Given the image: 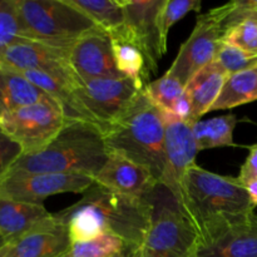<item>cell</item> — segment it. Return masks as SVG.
<instances>
[{"mask_svg": "<svg viewBox=\"0 0 257 257\" xmlns=\"http://www.w3.org/2000/svg\"><path fill=\"white\" fill-rule=\"evenodd\" d=\"M237 122V117L233 113H230L207 120L200 119L191 123L198 152L211 148L233 146V131Z\"/></svg>", "mask_w": 257, "mask_h": 257, "instance_id": "obj_23", "label": "cell"}, {"mask_svg": "<svg viewBox=\"0 0 257 257\" xmlns=\"http://www.w3.org/2000/svg\"><path fill=\"white\" fill-rule=\"evenodd\" d=\"M47 97L22 73L0 60V117Z\"/></svg>", "mask_w": 257, "mask_h": 257, "instance_id": "obj_20", "label": "cell"}, {"mask_svg": "<svg viewBox=\"0 0 257 257\" xmlns=\"http://www.w3.org/2000/svg\"><path fill=\"white\" fill-rule=\"evenodd\" d=\"M222 42L257 54V19L241 18L226 27Z\"/></svg>", "mask_w": 257, "mask_h": 257, "instance_id": "obj_29", "label": "cell"}, {"mask_svg": "<svg viewBox=\"0 0 257 257\" xmlns=\"http://www.w3.org/2000/svg\"><path fill=\"white\" fill-rule=\"evenodd\" d=\"M22 39L15 0H0V54Z\"/></svg>", "mask_w": 257, "mask_h": 257, "instance_id": "obj_30", "label": "cell"}, {"mask_svg": "<svg viewBox=\"0 0 257 257\" xmlns=\"http://www.w3.org/2000/svg\"><path fill=\"white\" fill-rule=\"evenodd\" d=\"M23 155V151L0 128V180L10 171L12 166Z\"/></svg>", "mask_w": 257, "mask_h": 257, "instance_id": "obj_31", "label": "cell"}, {"mask_svg": "<svg viewBox=\"0 0 257 257\" xmlns=\"http://www.w3.org/2000/svg\"><path fill=\"white\" fill-rule=\"evenodd\" d=\"M152 215L141 247L145 257H196L197 233L181 212L172 193L158 186L151 195Z\"/></svg>", "mask_w": 257, "mask_h": 257, "instance_id": "obj_6", "label": "cell"}, {"mask_svg": "<svg viewBox=\"0 0 257 257\" xmlns=\"http://www.w3.org/2000/svg\"><path fill=\"white\" fill-rule=\"evenodd\" d=\"M186 87L176 78L171 77L167 73L162 75L160 79L153 80L145 85V90L148 98L152 100L163 112H172V108L178 98L185 93Z\"/></svg>", "mask_w": 257, "mask_h": 257, "instance_id": "obj_26", "label": "cell"}, {"mask_svg": "<svg viewBox=\"0 0 257 257\" xmlns=\"http://www.w3.org/2000/svg\"><path fill=\"white\" fill-rule=\"evenodd\" d=\"M100 131L108 155L142 166L161 185L166 167L165 118L145 88L119 117Z\"/></svg>", "mask_w": 257, "mask_h": 257, "instance_id": "obj_1", "label": "cell"}, {"mask_svg": "<svg viewBox=\"0 0 257 257\" xmlns=\"http://www.w3.org/2000/svg\"><path fill=\"white\" fill-rule=\"evenodd\" d=\"M69 50L22 38L0 54V60L20 73L40 70L77 84L79 79L70 69Z\"/></svg>", "mask_w": 257, "mask_h": 257, "instance_id": "obj_14", "label": "cell"}, {"mask_svg": "<svg viewBox=\"0 0 257 257\" xmlns=\"http://www.w3.org/2000/svg\"><path fill=\"white\" fill-rule=\"evenodd\" d=\"M213 62L217 63L228 74L242 72L257 67V54L246 52L236 45L222 42Z\"/></svg>", "mask_w": 257, "mask_h": 257, "instance_id": "obj_27", "label": "cell"}, {"mask_svg": "<svg viewBox=\"0 0 257 257\" xmlns=\"http://www.w3.org/2000/svg\"><path fill=\"white\" fill-rule=\"evenodd\" d=\"M125 250L124 241L117 236L104 233L93 240L73 243L67 255L63 257H113Z\"/></svg>", "mask_w": 257, "mask_h": 257, "instance_id": "obj_25", "label": "cell"}, {"mask_svg": "<svg viewBox=\"0 0 257 257\" xmlns=\"http://www.w3.org/2000/svg\"><path fill=\"white\" fill-rule=\"evenodd\" d=\"M165 0H119L124 10L125 33L146 59L147 72L156 73L167 52L160 32V12Z\"/></svg>", "mask_w": 257, "mask_h": 257, "instance_id": "obj_12", "label": "cell"}, {"mask_svg": "<svg viewBox=\"0 0 257 257\" xmlns=\"http://www.w3.org/2000/svg\"><path fill=\"white\" fill-rule=\"evenodd\" d=\"M23 39L70 49L95 23L68 0H15Z\"/></svg>", "mask_w": 257, "mask_h": 257, "instance_id": "obj_4", "label": "cell"}, {"mask_svg": "<svg viewBox=\"0 0 257 257\" xmlns=\"http://www.w3.org/2000/svg\"><path fill=\"white\" fill-rule=\"evenodd\" d=\"M196 257H257V215L231 218L197 237Z\"/></svg>", "mask_w": 257, "mask_h": 257, "instance_id": "obj_11", "label": "cell"}, {"mask_svg": "<svg viewBox=\"0 0 257 257\" xmlns=\"http://www.w3.org/2000/svg\"><path fill=\"white\" fill-rule=\"evenodd\" d=\"M233 9L235 2H231L198 15L192 33L181 45L175 62L166 73L186 87L202 68L213 62L222 43L226 22Z\"/></svg>", "mask_w": 257, "mask_h": 257, "instance_id": "obj_9", "label": "cell"}, {"mask_svg": "<svg viewBox=\"0 0 257 257\" xmlns=\"http://www.w3.org/2000/svg\"><path fill=\"white\" fill-rule=\"evenodd\" d=\"M257 100V67L230 74L211 110L232 109Z\"/></svg>", "mask_w": 257, "mask_h": 257, "instance_id": "obj_22", "label": "cell"}, {"mask_svg": "<svg viewBox=\"0 0 257 257\" xmlns=\"http://www.w3.org/2000/svg\"><path fill=\"white\" fill-rule=\"evenodd\" d=\"M68 119L64 108L47 97L2 115L0 128L22 148L23 155H29L47 147Z\"/></svg>", "mask_w": 257, "mask_h": 257, "instance_id": "obj_8", "label": "cell"}, {"mask_svg": "<svg viewBox=\"0 0 257 257\" xmlns=\"http://www.w3.org/2000/svg\"><path fill=\"white\" fill-rule=\"evenodd\" d=\"M94 182L120 195L136 198H148L160 186L142 166L115 155H108Z\"/></svg>", "mask_w": 257, "mask_h": 257, "instance_id": "obj_16", "label": "cell"}, {"mask_svg": "<svg viewBox=\"0 0 257 257\" xmlns=\"http://www.w3.org/2000/svg\"><path fill=\"white\" fill-rule=\"evenodd\" d=\"M163 118L166 130V167L161 185L167 188L177 200L188 170L196 165L198 148L193 137L191 123L185 122L168 112H163Z\"/></svg>", "mask_w": 257, "mask_h": 257, "instance_id": "obj_13", "label": "cell"}, {"mask_svg": "<svg viewBox=\"0 0 257 257\" xmlns=\"http://www.w3.org/2000/svg\"><path fill=\"white\" fill-rule=\"evenodd\" d=\"M246 191L248 193V197H250L251 203H252L253 207H257V181H251V182L246 183L245 185Z\"/></svg>", "mask_w": 257, "mask_h": 257, "instance_id": "obj_34", "label": "cell"}, {"mask_svg": "<svg viewBox=\"0 0 257 257\" xmlns=\"http://www.w3.org/2000/svg\"><path fill=\"white\" fill-rule=\"evenodd\" d=\"M237 180L243 186L251 181H257V143L250 147V153L241 166Z\"/></svg>", "mask_w": 257, "mask_h": 257, "instance_id": "obj_32", "label": "cell"}, {"mask_svg": "<svg viewBox=\"0 0 257 257\" xmlns=\"http://www.w3.org/2000/svg\"><path fill=\"white\" fill-rule=\"evenodd\" d=\"M94 180L82 175L8 172L0 180V200L43 205L49 196L84 193Z\"/></svg>", "mask_w": 257, "mask_h": 257, "instance_id": "obj_10", "label": "cell"}, {"mask_svg": "<svg viewBox=\"0 0 257 257\" xmlns=\"http://www.w3.org/2000/svg\"><path fill=\"white\" fill-rule=\"evenodd\" d=\"M228 77L230 74L217 63L211 62L186 85L185 90L192 103V123L210 112Z\"/></svg>", "mask_w": 257, "mask_h": 257, "instance_id": "obj_19", "label": "cell"}, {"mask_svg": "<svg viewBox=\"0 0 257 257\" xmlns=\"http://www.w3.org/2000/svg\"><path fill=\"white\" fill-rule=\"evenodd\" d=\"M3 248H4V247H3ZM3 248L0 250V257H8L7 255H5V252H4V250H3Z\"/></svg>", "mask_w": 257, "mask_h": 257, "instance_id": "obj_38", "label": "cell"}, {"mask_svg": "<svg viewBox=\"0 0 257 257\" xmlns=\"http://www.w3.org/2000/svg\"><path fill=\"white\" fill-rule=\"evenodd\" d=\"M127 252H128V255H130V257H145L143 256L142 250H141V248H138V250H133V251H127Z\"/></svg>", "mask_w": 257, "mask_h": 257, "instance_id": "obj_35", "label": "cell"}, {"mask_svg": "<svg viewBox=\"0 0 257 257\" xmlns=\"http://www.w3.org/2000/svg\"><path fill=\"white\" fill-rule=\"evenodd\" d=\"M77 205L93 213L103 233L117 236L124 241L127 251L138 250L143 246L152 215L151 196L148 198L131 197L93 182Z\"/></svg>", "mask_w": 257, "mask_h": 257, "instance_id": "obj_5", "label": "cell"}, {"mask_svg": "<svg viewBox=\"0 0 257 257\" xmlns=\"http://www.w3.org/2000/svg\"><path fill=\"white\" fill-rule=\"evenodd\" d=\"M109 37L118 70L125 78H130L140 89L145 88V79L150 77L146 59L137 45L128 38L125 27L122 30L109 34Z\"/></svg>", "mask_w": 257, "mask_h": 257, "instance_id": "obj_21", "label": "cell"}, {"mask_svg": "<svg viewBox=\"0 0 257 257\" xmlns=\"http://www.w3.org/2000/svg\"><path fill=\"white\" fill-rule=\"evenodd\" d=\"M176 201L197 237L223 221L255 212L245 186L237 178L217 175L197 163L188 170Z\"/></svg>", "mask_w": 257, "mask_h": 257, "instance_id": "obj_3", "label": "cell"}, {"mask_svg": "<svg viewBox=\"0 0 257 257\" xmlns=\"http://www.w3.org/2000/svg\"><path fill=\"white\" fill-rule=\"evenodd\" d=\"M140 90L125 77L79 80L72 89L70 118L87 120L102 128L119 117Z\"/></svg>", "mask_w": 257, "mask_h": 257, "instance_id": "obj_7", "label": "cell"}, {"mask_svg": "<svg viewBox=\"0 0 257 257\" xmlns=\"http://www.w3.org/2000/svg\"><path fill=\"white\" fill-rule=\"evenodd\" d=\"M5 245H7V241H5V240H4V238H3V237H2V236H0V250H2V248H3V247H4V246H5Z\"/></svg>", "mask_w": 257, "mask_h": 257, "instance_id": "obj_36", "label": "cell"}, {"mask_svg": "<svg viewBox=\"0 0 257 257\" xmlns=\"http://www.w3.org/2000/svg\"><path fill=\"white\" fill-rule=\"evenodd\" d=\"M113 257H130V255H128L127 251H124V252L118 253V255H115V256H113Z\"/></svg>", "mask_w": 257, "mask_h": 257, "instance_id": "obj_37", "label": "cell"}, {"mask_svg": "<svg viewBox=\"0 0 257 257\" xmlns=\"http://www.w3.org/2000/svg\"><path fill=\"white\" fill-rule=\"evenodd\" d=\"M72 245L67 226L57 221L53 226L7 243L3 250L8 257H63Z\"/></svg>", "mask_w": 257, "mask_h": 257, "instance_id": "obj_18", "label": "cell"}, {"mask_svg": "<svg viewBox=\"0 0 257 257\" xmlns=\"http://www.w3.org/2000/svg\"><path fill=\"white\" fill-rule=\"evenodd\" d=\"M69 65L82 82L124 77L115 65L109 34L100 28L87 33L70 48Z\"/></svg>", "mask_w": 257, "mask_h": 257, "instance_id": "obj_15", "label": "cell"}, {"mask_svg": "<svg viewBox=\"0 0 257 257\" xmlns=\"http://www.w3.org/2000/svg\"><path fill=\"white\" fill-rule=\"evenodd\" d=\"M201 0H165L160 12V32L163 45L167 48L170 29L188 13L201 9Z\"/></svg>", "mask_w": 257, "mask_h": 257, "instance_id": "obj_28", "label": "cell"}, {"mask_svg": "<svg viewBox=\"0 0 257 257\" xmlns=\"http://www.w3.org/2000/svg\"><path fill=\"white\" fill-rule=\"evenodd\" d=\"M107 158L100 128L87 120L69 118L47 147L20 156L9 172L82 175L94 180Z\"/></svg>", "mask_w": 257, "mask_h": 257, "instance_id": "obj_2", "label": "cell"}, {"mask_svg": "<svg viewBox=\"0 0 257 257\" xmlns=\"http://www.w3.org/2000/svg\"><path fill=\"white\" fill-rule=\"evenodd\" d=\"M73 7L87 14L98 28L108 34L125 27L124 10L119 0H68Z\"/></svg>", "mask_w": 257, "mask_h": 257, "instance_id": "obj_24", "label": "cell"}, {"mask_svg": "<svg viewBox=\"0 0 257 257\" xmlns=\"http://www.w3.org/2000/svg\"><path fill=\"white\" fill-rule=\"evenodd\" d=\"M171 113L180 119L185 120V122L192 123V103H191V99L186 90L175 103Z\"/></svg>", "mask_w": 257, "mask_h": 257, "instance_id": "obj_33", "label": "cell"}, {"mask_svg": "<svg viewBox=\"0 0 257 257\" xmlns=\"http://www.w3.org/2000/svg\"><path fill=\"white\" fill-rule=\"evenodd\" d=\"M57 221L54 213H50L44 205L0 200V236L7 243L53 226Z\"/></svg>", "mask_w": 257, "mask_h": 257, "instance_id": "obj_17", "label": "cell"}]
</instances>
